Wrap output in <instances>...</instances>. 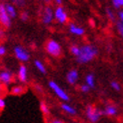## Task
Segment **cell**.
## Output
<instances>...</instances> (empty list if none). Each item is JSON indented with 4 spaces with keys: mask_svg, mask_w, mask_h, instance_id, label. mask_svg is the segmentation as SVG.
<instances>
[{
    "mask_svg": "<svg viewBox=\"0 0 123 123\" xmlns=\"http://www.w3.org/2000/svg\"><path fill=\"white\" fill-rule=\"evenodd\" d=\"M11 19L8 16L7 12L5 9V4L0 3V23L6 28H9L11 26Z\"/></svg>",
    "mask_w": 123,
    "mask_h": 123,
    "instance_id": "7",
    "label": "cell"
},
{
    "mask_svg": "<svg viewBox=\"0 0 123 123\" xmlns=\"http://www.w3.org/2000/svg\"><path fill=\"white\" fill-rule=\"evenodd\" d=\"M49 123H64V121L60 120V119H52V120H50Z\"/></svg>",
    "mask_w": 123,
    "mask_h": 123,
    "instance_id": "31",
    "label": "cell"
},
{
    "mask_svg": "<svg viewBox=\"0 0 123 123\" xmlns=\"http://www.w3.org/2000/svg\"><path fill=\"white\" fill-rule=\"evenodd\" d=\"M55 3H56L58 6H60L61 4H62V1H61V0H56V1H55Z\"/></svg>",
    "mask_w": 123,
    "mask_h": 123,
    "instance_id": "33",
    "label": "cell"
},
{
    "mask_svg": "<svg viewBox=\"0 0 123 123\" xmlns=\"http://www.w3.org/2000/svg\"><path fill=\"white\" fill-rule=\"evenodd\" d=\"M6 107V102H5V100H4V98H2V97H0V109H4Z\"/></svg>",
    "mask_w": 123,
    "mask_h": 123,
    "instance_id": "28",
    "label": "cell"
},
{
    "mask_svg": "<svg viewBox=\"0 0 123 123\" xmlns=\"http://www.w3.org/2000/svg\"><path fill=\"white\" fill-rule=\"evenodd\" d=\"M85 84L88 85L89 87L92 89L95 87V76L92 73H88L85 77Z\"/></svg>",
    "mask_w": 123,
    "mask_h": 123,
    "instance_id": "16",
    "label": "cell"
},
{
    "mask_svg": "<svg viewBox=\"0 0 123 123\" xmlns=\"http://www.w3.org/2000/svg\"><path fill=\"white\" fill-rule=\"evenodd\" d=\"M34 65H35V67L37 68V70L39 71V72H41L42 74H46V68H45V66H44V64H43L40 60H35L34 61Z\"/></svg>",
    "mask_w": 123,
    "mask_h": 123,
    "instance_id": "18",
    "label": "cell"
},
{
    "mask_svg": "<svg viewBox=\"0 0 123 123\" xmlns=\"http://www.w3.org/2000/svg\"><path fill=\"white\" fill-rule=\"evenodd\" d=\"M111 4H112V6L115 9H121V8H123V0H112Z\"/></svg>",
    "mask_w": 123,
    "mask_h": 123,
    "instance_id": "21",
    "label": "cell"
},
{
    "mask_svg": "<svg viewBox=\"0 0 123 123\" xmlns=\"http://www.w3.org/2000/svg\"><path fill=\"white\" fill-rule=\"evenodd\" d=\"M5 9H6V12H7L8 16L10 17V19H14V18L17 16V11H16V8L13 4H9V3H6L5 4Z\"/></svg>",
    "mask_w": 123,
    "mask_h": 123,
    "instance_id": "14",
    "label": "cell"
},
{
    "mask_svg": "<svg viewBox=\"0 0 123 123\" xmlns=\"http://www.w3.org/2000/svg\"><path fill=\"white\" fill-rule=\"evenodd\" d=\"M20 19H21L23 22L28 21V19H29V14H28L27 11H23L22 13L20 14Z\"/></svg>",
    "mask_w": 123,
    "mask_h": 123,
    "instance_id": "24",
    "label": "cell"
},
{
    "mask_svg": "<svg viewBox=\"0 0 123 123\" xmlns=\"http://www.w3.org/2000/svg\"><path fill=\"white\" fill-rule=\"evenodd\" d=\"M85 113H86V117L87 119L91 122V123H96L100 120L101 116L103 115L102 110L98 109L97 107L93 106V105H87L85 110Z\"/></svg>",
    "mask_w": 123,
    "mask_h": 123,
    "instance_id": "2",
    "label": "cell"
},
{
    "mask_svg": "<svg viewBox=\"0 0 123 123\" xmlns=\"http://www.w3.org/2000/svg\"><path fill=\"white\" fill-rule=\"evenodd\" d=\"M102 112H103V115H106V116H115L118 112V109L113 104H108L102 110Z\"/></svg>",
    "mask_w": 123,
    "mask_h": 123,
    "instance_id": "13",
    "label": "cell"
},
{
    "mask_svg": "<svg viewBox=\"0 0 123 123\" xmlns=\"http://www.w3.org/2000/svg\"><path fill=\"white\" fill-rule=\"evenodd\" d=\"M105 12H106V16L109 20H111V21H114L115 20V13L112 11V9H110V8H106L105 9Z\"/></svg>",
    "mask_w": 123,
    "mask_h": 123,
    "instance_id": "22",
    "label": "cell"
},
{
    "mask_svg": "<svg viewBox=\"0 0 123 123\" xmlns=\"http://www.w3.org/2000/svg\"><path fill=\"white\" fill-rule=\"evenodd\" d=\"M24 91H25V89H24L23 86L21 85H16L14 86V87L11 88V94L13 95H21L22 93H24Z\"/></svg>",
    "mask_w": 123,
    "mask_h": 123,
    "instance_id": "17",
    "label": "cell"
},
{
    "mask_svg": "<svg viewBox=\"0 0 123 123\" xmlns=\"http://www.w3.org/2000/svg\"><path fill=\"white\" fill-rule=\"evenodd\" d=\"M13 3L17 6H22V5L25 4V1H13Z\"/></svg>",
    "mask_w": 123,
    "mask_h": 123,
    "instance_id": "30",
    "label": "cell"
},
{
    "mask_svg": "<svg viewBox=\"0 0 123 123\" xmlns=\"http://www.w3.org/2000/svg\"><path fill=\"white\" fill-rule=\"evenodd\" d=\"M69 32L73 35H76V36H82L85 33V29L81 26H78L76 24L71 23L69 25Z\"/></svg>",
    "mask_w": 123,
    "mask_h": 123,
    "instance_id": "12",
    "label": "cell"
},
{
    "mask_svg": "<svg viewBox=\"0 0 123 123\" xmlns=\"http://www.w3.org/2000/svg\"><path fill=\"white\" fill-rule=\"evenodd\" d=\"M54 18L60 24H65L67 22L68 15H67V12L65 11V9L62 6H57L56 9L54 10Z\"/></svg>",
    "mask_w": 123,
    "mask_h": 123,
    "instance_id": "6",
    "label": "cell"
},
{
    "mask_svg": "<svg viewBox=\"0 0 123 123\" xmlns=\"http://www.w3.org/2000/svg\"><path fill=\"white\" fill-rule=\"evenodd\" d=\"M40 111L44 115H49L50 114V109H49V106L46 104V102H44V101L40 102Z\"/></svg>",
    "mask_w": 123,
    "mask_h": 123,
    "instance_id": "19",
    "label": "cell"
},
{
    "mask_svg": "<svg viewBox=\"0 0 123 123\" xmlns=\"http://www.w3.org/2000/svg\"><path fill=\"white\" fill-rule=\"evenodd\" d=\"M14 55L17 60L21 62H26L30 59V54L25 48H23L20 45H17L14 47Z\"/></svg>",
    "mask_w": 123,
    "mask_h": 123,
    "instance_id": "5",
    "label": "cell"
},
{
    "mask_svg": "<svg viewBox=\"0 0 123 123\" xmlns=\"http://www.w3.org/2000/svg\"><path fill=\"white\" fill-rule=\"evenodd\" d=\"M90 87L88 85H86V84H82L80 85V91L82 92V93H88V92L90 91Z\"/></svg>",
    "mask_w": 123,
    "mask_h": 123,
    "instance_id": "26",
    "label": "cell"
},
{
    "mask_svg": "<svg viewBox=\"0 0 123 123\" xmlns=\"http://www.w3.org/2000/svg\"><path fill=\"white\" fill-rule=\"evenodd\" d=\"M17 77L19 79V81L22 83H26L28 80V71H27V67L25 65H20L19 69H18L17 73Z\"/></svg>",
    "mask_w": 123,
    "mask_h": 123,
    "instance_id": "10",
    "label": "cell"
},
{
    "mask_svg": "<svg viewBox=\"0 0 123 123\" xmlns=\"http://www.w3.org/2000/svg\"><path fill=\"white\" fill-rule=\"evenodd\" d=\"M116 28H117V31L120 34V36L123 38V24L120 22H117L116 23Z\"/></svg>",
    "mask_w": 123,
    "mask_h": 123,
    "instance_id": "25",
    "label": "cell"
},
{
    "mask_svg": "<svg viewBox=\"0 0 123 123\" xmlns=\"http://www.w3.org/2000/svg\"><path fill=\"white\" fill-rule=\"evenodd\" d=\"M70 53L72 55H74L75 57H77L79 55V53H80V47L77 46V45H72L70 47Z\"/></svg>",
    "mask_w": 123,
    "mask_h": 123,
    "instance_id": "20",
    "label": "cell"
},
{
    "mask_svg": "<svg viewBox=\"0 0 123 123\" xmlns=\"http://www.w3.org/2000/svg\"><path fill=\"white\" fill-rule=\"evenodd\" d=\"M7 53V49L4 45H0V56H4V55Z\"/></svg>",
    "mask_w": 123,
    "mask_h": 123,
    "instance_id": "27",
    "label": "cell"
},
{
    "mask_svg": "<svg viewBox=\"0 0 123 123\" xmlns=\"http://www.w3.org/2000/svg\"><path fill=\"white\" fill-rule=\"evenodd\" d=\"M35 88H36V89H37V90H38V92H41V91H42V87L40 88V87H39V86H38V85H35Z\"/></svg>",
    "mask_w": 123,
    "mask_h": 123,
    "instance_id": "34",
    "label": "cell"
},
{
    "mask_svg": "<svg viewBox=\"0 0 123 123\" xmlns=\"http://www.w3.org/2000/svg\"><path fill=\"white\" fill-rule=\"evenodd\" d=\"M5 38V32L4 30H0V39H4Z\"/></svg>",
    "mask_w": 123,
    "mask_h": 123,
    "instance_id": "32",
    "label": "cell"
},
{
    "mask_svg": "<svg viewBox=\"0 0 123 123\" xmlns=\"http://www.w3.org/2000/svg\"><path fill=\"white\" fill-rule=\"evenodd\" d=\"M110 86H111V88H112L113 90H115V91H120V90H121L120 83L117 82V81H115V80H113V81L110 82Z\"/></svg>",
    "mask_w": 123,
    "mask_h": 123,
    "instance_id": "23",
    "label": "cell"
},
{
    "mask_svg": "<svg viewBox=\"0 0 123 123\" xmlns=\"http://www.w3.org/2000/svg\"><path fill=\"white\" fill-rule=\"evenodd\" d=\"M79 79V73L76 69H71L66 74V81L70 85H74Z\"/></svg>",
    "mask_w": 123,
    "mask_h": 123,
    "instance_id": "9",
    "label": "cell"
},
{
    "mask_svg": "<svg viewBox=\"0 0 123 123\" xmlns=\"http://www.w3.org/2000/svg\"><path fill=\"white\" fill-rule=\"evenodd\" d=\"M1 84H2V83H1V81H0V87H1Z\"/></svg>",
    "mask_w": 123,
    "mask_h": 123,
    "instance_id": "35",
    "label": "cell"
},
{
    "mask_svg": "<svg viewBox=\"0 0 123 123\" xmlns=\"http://www.w3.org/2000/svg\"><path fill=\"white\" fill-rule=\"evenodd\" d=\"M61 109H62L63 111H65L67 114H69V115H76V113H77V110L74 107L69 105V104L65 103V102L61 104Z\"/></svg>",
    "mask_w": 123,
    "mask_h": 123,
    "instance_id": "15",
    "label": "cell"
},
{
    "mask_svg": "<svg viewBox=\"0 0 123 123\" xmlns=\"http://www.w3.org/2000/svg\"><path fill=\"white\" fill-rule=\"evenodd\" d=\"M118 18H119V22L123 24V10L118 12Z\"/></svg>",
    "mask_w": 123,
    "mask_h": 123,
    "instance_id": "29",
    "label": "cell"
},
{
    "mask_svg": "<svg viewBox=\"0 0 123 123\" xmlns=\"http://www.w3.org/2000/svg\"><path fill=\"white\" fill-rule=\"evenodd\" d=\"M54 18V11L52 10V8L50 6H47V7L44 8V11H43L42 13V23L45 24V25H48V24H50L53 20Z\"/></svg>",
    "mask_w": 123,
    "mask_h": 123,
    "instance_id": "8",
    "label": "cell"
},
{
    "mask_svg": "<svg viewBox=\"0 0 123 123\" xmlns=\"http://www.w3.org/2000/svg\"><path fill=\"white\" fill-rule=\"evenodd\" d=\"M12 79H13V75L10 71H6V70H2L0 71V81L2 84L8 85L9 83L12 82Z\"/></svg>",
    "mask_w": 123,
    "mask_h": 123,
    "instance_id": "11",
    "label": "cell"
},
{
    "mask_svg": "<svg viewBox=\"0 0 123 123\" xmlns=\"http://www.w3.org/2000/svg\"><path fill=\"white\" fill-rule=\"evenodd\" d=\"M98 55V48L94 45L86 44L80 47V53L76 57V61L79 64H87L91 62Z\"/></svg>",
    "mask_w": 123,
    "mask_h": 123,
    "instance_id": "1",
    "label": "cell"
},
{
    "mask_svg": "<svg viewBox=\"0 0 123 123\" xmlns=\"http://www.w3.org/2000/svg\"><path fill=\"white\" fill-rule=\"evenodd\" d=\"M48 86L50 87V89L54 92L55 93V95H56L59 99H61V100H63L65 103L67 102V101H69L70 100V97H69V95L66 93V91L63 89V88H61L60 86L55 82V81H49L48 82Z\"/></svg>",
    "mask_w": 123,
    "mask_h": 123,
    "instance_id": "3",
    "label": "cell"
},
{
    "mask_svg": "<svg viewBox=\"0 0 123 123\" xmlns=\"http://www.w3.org/2000/svg\"><path fill=\"white\" fill-rule=\"evenodd\" d=\"M46 51L54 57H59L62 54V48L57 41L49 40L46 43Z\"/></svg>",
    "mask_w": 123,
    "mask_h": 123,
    "instance_id": "4",
    "label": "cell"
}]
</instances>
